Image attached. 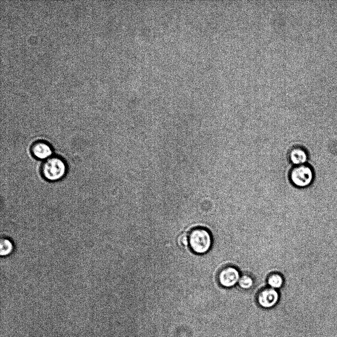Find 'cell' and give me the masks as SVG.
Masks as SVG:
<instances>
[{
	"mask_svg": "<svg viewBox=\"0 0 337 337\" xmlns=\"http://www.w3.org/2000/svg\"><path fill=\"white\" fill-rule=\"evenodd\" d=\"M32 155L36 158L46 160L51 157L52 150L46 142L38 141L35 142L31 147Z\"/></svg>",
	"mask_w": 337,
	"mask_h": 337,
	"instance_id": "cell-7",
	"label": "cell"
},
{
	"mask_svg": "<svg viewBox=\"0 0 337 337\" xmlns=\"http://www.w3.org/2000/svg\"><path fill=\"white\" fill-rule=\"evenodd\" d=\"M279 299V293L276 290L269 287L262 289L259 292L257 301L261 307L270 308L276 304Z\"/></svg>",
	"mask_w": 337,
	"mask_h": 337,
	"instance_id": "cell-4",
	"label": "cell"
},
{
	"mask_svg": "<svg viewBox=\"0 0 337 337\" xmlns=\"http://www.w3.org/2000/svg\"><path fill=\"white\" fill-rule=\"evenodd\" d=\"M267 282L270 288L277 289L282 287L284 283V279L281 274L274 273L268 276Z\"/></svg>",
	"mask_w": 337,
	"mask_h": 337,
	"instance_id": "cell-8",
	"label": "cell"
},
{
	"mask_svg": "<svg viewBox=\"0 0 337 337\" xmlns=\"http://www.w3.org/2000/svg\"><path fill=\"white\" fill-rule=\"evenodd\" d=\"M240 277V273L236 268L228 266L221 270L218 280L223 287L230 288L238 282Z\"/></svg>",
	"mask_w": 337,
	"mask_h": 337,
	"instance_id": "cell-5",
	"label": "cell"
},
{
	"mask_svg": "<svg viewBox=\"0 0 337 337\" xmlns=\"http://www.w3.org/2000/svg\"><path fill=\"white\" fill-rule=\"evenodd\" d=\"M288 177L290 183L294 187L304 188L313 183L315 173L312 166L306 163L294 166L289 171Z\"/></svg>",
	"mask_w": 337,
	"mask_h": 337,
	"instance_id": "cell-2",
	"label": "cell"
},
{
	"mask_svg": "<svg viewBox=\"0 0 337 337\" xmlns=\"http://www.w3.org/2000/svg\"><path fill=\"white\" fill-rule=\"evenodd\" d=\"M289 161L293 166L302 165L307 163L309 153L307 150L300 145L294 146L288 152Z\"/></svg>",
	"mask_w": 337,
	"mask_h": 337,
	"instance_id": "cell-6",
	"label": "cell"
},
{
	"mask_svg": "<svg viewBox=\"0 0 337 337\" xmlns=\"http://www.w3.org/2000/svg\"><path fill=\"white\" fill-rule=\"evenodd\" d=\"M178 243L182 247H188L187 234H182L178 238Z\"/></svg>",
	"mask_w": 337,
	"mask_h": 337,
	"instance_id": "cell-11",
	"label": "cell"
},
{
	"mask_svg": "<svg viewBox=\"0 0 337 337\" xmlns=\"http://www.w3.org/2000/svg\"><path fill=\"white\" fill-rule=\"evenodd\" d=\"M238 283L242 289H249L252 287L254 281L249 275L244 274L240 277Z\"/></svg>",
	"mask_w": 337,
	"mask_h": 337,
	"instance_id": "cell-9",
	"label": "cell"
},
{
	"mask_svg": "<svg viewBox=\"0 0 337 337\" xmlns=\"http://www.w3.org/2000/svg\"><path fill=\"white\" fill-rule=\"evenodd\" d=\"M41 172L43 177L49 181H56L63 178L67 172L65 161L58 156H51L43 162Z\"/></svg>",
	"mask_w": 337,
	"mask_h": 337,
	"instance_id": "cell-3",
	"label": "cell"
},
{
	"mask_svg": "<svg viewBox=\"0 0 337 337\" xmlns=\"http://www.w3.org/2000/svg\"><path fill=\"white\" fill-rule=\"evenodd\" d=\"M1 254L6 255L9 254L13 249L11 242L7 239H3L0 243Z\"/></svg>",
	"mask_w": 337,
	"mask_h": 337,
	"instance_id": "cell-10",
	"label": "cell"
},
{
	"mask_svg": "<svg viewBox=\"0 0 337 337\" xmlns=\"http://www.w3.org/2000/svg\"><path fill=\"white\" fill-rule=\"evenodd\" d=\"M188 247L194 254L202 255L211 248L212 238L209 231L201 227H196L190 230L187 234Z\"/></svg>",
	"mask_w": 337,
	"mask_h": 337,
	"instance_id": "cell-1",
	"label": "cell"
}]
</instances>
